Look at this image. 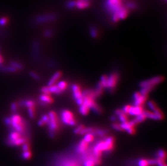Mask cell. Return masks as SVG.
<instances>
[{
	"label": "cell",
	"instance_id": "cell-34",
	"mask_svg": "<svg viewBox=\"0 0 167 166\" xmlns=\"http://www.w3.org/2000/svg\"><path fill=\"white\" fill-rule=\"evenodd\" d=\"M18 105L17 102H12L10 104V110L12 111V114L13 113H18Z\"/></svg>",
	"mask_w": 167,
	"mask_h": 166
},
{
	"label": "cell",
	"instance_id": "cell-26",
	"mask_svg": "<svg viewBox=\"0 0 167 166\" xmlns=\"http://www.w3.org/2000/svg\"><path fill=\"white\" fill-rule=\"evenodd\" d=\"M84 141L88 143H90L93 142L94 140V134L93 133H89L86 134L84 137Z\"/></svg>",
	"mask_w": 167,
	"mask_h": 166
},
{
	"label": "cell",
	"instance_id": "cell-35",
	"mask_svg": "<svg viewBox=\"0 0 167 166\" xmlns=\"http://www.w3.org/2000/svg\"><path fill=\"white\" fill-rule=\"evenodd\" d=\"M29 75L31 78H32L34 80L39 81L41 80V77L39 74L34 71H30L29 72Z\"/></svg>",
	"mask_w": 167,
	"mask_h": 166
},
{
	"label": "cell",
	"instance_id": "cell-15",
	"mask_svg": "<svg viewBox=\"0 0 167 166\" xmlns=\"http://www.w3.org/2000/svg\"><path fill=\"white\" fill-rule=\"evenodd\" d=\"M62 72H60V71L56 72L48 81L47 86H51V85H53L55 84L61 78V77L62 76Z\"/></svg>",
	"mask_w": 167,
	"mask_h": 166
},
{
	"label": "cell",
	"instance_id": "cell-14",
	"mask_svg": "<svg viewBox=\"0 0 167 166\" xmlns=\"http://www.w3.org/2000/svg\"><path fill=\"white\" fill-rule=\"evenodd\" d=\"M88 147H89V143L85 142L84 140H82L78 144L76 148V151L78 153L84 154L87 151Z\"/></svg>",
	"mask_w": 167,
	"mask_h": 166
},
{
	"label": "cell",
	"instance_id": "cell-31",
	"mask_svg": "<svg viewBox=\"0 0 167 166\" xmlns=\"http://www.w3.org/2000/svg\"><path fill=\"white\" fill-rule=\"evenodd\" d=\"M103 89H104L102 87L101 85H100V84L99 83L95 90H94V93H95V95L96 97H97L101 95L102 93H103Z\"/></svg>",
	"mask_w": 167,
	"mask_h": 166
},
{
	"label": "cell",
	"instance_id": "cell-42",
	"mask_svg": "<svg viewBox=\"0 0 167 166\" xmlns=\"http://www.w3.org/2000/svg\"><path fill=\"white\" fill-rule=\"evenodd\" d=\"M90 35L93 38H96L97 37V35H98L97 31L94 28H92L90 29Z\"/></svg>",
	"mask_w": 167,
	"mask_h": 166
},
{
	"label": "cell",
	"instance_id": "cell-30",
	"mask_svg": "<svg viewBox=\"0 0 167 166\" xmlns=\"http://www.w3.org/2000/svg\"><path fill=\"white\" fill-rule=\"evenodd\" d=\"M117 117H118L119 122H121V123L128 121V114H125V113H124L123 112L121 113V114H119V116H117Z\"/></svg>",
	"mask_w": 167,
	"mask_h": 166
},
{
	"label": "cell",
	"instance_id": "cell-46",
	"mask_svg": "<svg viewBox=\"0 0 167 166\" xmlns=\"http://www.w3.org/2000/svg\"><path fill=\"white\" fill-rule=\"evenodd\" d=\"M130 107H131V105H125V106L123 107L122 108L123 112L124 113H125V114H128L130 108Z\"/></svg>",
	"mask_w": 167,
	"mask_h": 166
},
{
	"label": "cell",
	"instance_id": "cell-32",
	"mask_svg": "<svg viewBox=\"0 0 167 166\" xmlns=\"http://www.w3.org/2000/svg\"><path fill=\"white\" fill-rule=\"evenodd\" d=\"M32 155H33V154L30 150L27 151H23L22 153V157L24 160H29L31 159V157H32Z\"/></svg>",
	"mask_w": 167,
	"mask_h": 166
},
{
	"label": "cell",
	"instance_id": "cell-11",
	"mask_svg": "<svg viewBox=\"0 0 167 166\" xmlns=\"http://www.w3.org/2000/svg\"><path fill=\"white\" fill-rule=\"evenodd\" d=\"M18 107H26L30 108V107H35L36 103L34 100L29 99H22L17 102Z\"/></svg>",
	"mask_w": 167,
	"mask_h": 166
},
{
	"label": "cell",
	"instance_id": "cell-28",
	"mask_svg": "<svg viewBox=\"0 0 167 166\" xmlns=\"http://www.w3.org/2000/svg\"><path fill=\"white\" fill-rule=\"evenodd\" d=\"M108 76L103 75L100 79V84L103 89H107V86Z\"/></svg>",
	"mask_w": 167,
	"mask_h": 166
},
{
	"label": "cell",
	"instance_id": "cell-13",
	"mask_svg": "<svg viewBox=\"0 0 167 166\" xmlns=\"http://www.w3.org/2000/svg\"><path fill=\"white\" fill-rule=\"evenodd\" d=\"M101 161L99 158L93 157H87V159L84 161V166H95L100 163Z\"/></svg>",
	"mask_w": 167,
	"mask_h": 166
},
{
	"label": "cell",
	"instance_id": "cell-37",
	"mask_svg": "<svg viewBox=\"0 0 167 166\" xmlns=\"http://www.w3.org/2000/svg\"><path fill=\"white\" fill-rule=\"evenodd\" d=\"M94 128L93 127H84L82 130L81 132V135H85L86 134L89 133H93L94 131Z\"/></svg>",
	"mask_w": 167,
	"mask_h": 166
},
{
	"label": "cell",
	"instance_id": "cell-25",
	"mask_svg": "<svg viewBox=\"0 0 167 166\" xmlns=\"http://www.w3.org/2000/svg\"><path fill=\"white\" fill-rule=\"evenodd\" d=\"M143 113L144 114V116H146V118L150 119L152 120H158V118L157 117V116H156L154 113L151 111H144Z\"/></svg>",
	"mask_w": 167,
	"mask_h": 166
},
{
	"label": "cell",
	"instance_id": "cell-27",
	"mask_svg": "<svg viewBox=\"0 0 167 166\" xmlns=\"http://www.w3.org/2000/svg\"><path fill=\"white\" fill-rule=\"evenodd\" d=\"M57 86H58V87L63 92L64 91H65L66 89H67L68 87V84L64 80H61L59 82L56 84Z\"/></svg>",
	"mask_w": 167,
	"mask_h": 166
},
{
	"label": "cell",
	"instance_id": "cell-49",
	"mask_svg": "<svg viewBox=\"0 0 167 166\" xmlns=\"http://www.w3.org/2000/svg\"><path fill=\"white\" fill-rule=\"evenodd\" d=\"M37 124H38V126H44L45 125V122H43L41 119H40L38 121Z\"/></svg>",
	"mask_w": 167,
	"mask_h": 166
},
{
	"label": "cell",
	"instance_id": "cell-2",
	"mask_svg": "<svg viewBox=\"0 0 167 166\" xmlns=\"http://www.w3.org/2000/svg\"><path fill=\"white\" fill-rule=\"evenodd\" d=\"M61 120L64 124L73 126L76 124V120L73 113L68 110H63L61 113Z\"/></svg>",
	"mask_w": 167,
	"mask_h": 166
},
{
	"label": "cell",
	"instance_id": "cell-36",
	"mask_svg": "<svg viewBox=\"0 0 167 166\" xmlns=\"http://www.w3.org/2000/svg\"><path fill=\"white\" fill-rule=\"evenodd\" d=\"M94 133L95 134L98 135V136H105V135L107 134V130H101V129H96V130L95 129L93 133Z\"/></svg>",
	"mask_w": 167,
	"mask_h": 166
},
{
	"label": "cell",
	"instance_id": "cell-10",
	"mask_svg": "<svg viewBox=\"0 0 167 166\" xmlns=\"http://www.w3.org/2000/svg\"><path fill=\"white\" fill-rule=\"evenodd\" d=\"M136 125L131 122H127L121 124V126L123 130H125L129 134H134L135 133V126Z\"/></svg>",
	"mask_w": 167,
	"mask_h": 166
},
{
	"label": "cell",
	"instance_id": "cell-22",
	"mask_svg": "<svg viewBox=\"0 0 167 166\" xmlns=\"http://www.w3.org/2000/svg\"><path fill=\"white\" fill-rule=\"evenodd\" d=\"M90 110L89 107L84 103L80 105L79 112L80 113V114H81L82 116H87Z\"/></svg>",
	"mask_w": 167,
	"mask_h": 166
},
{
	"label": "cell",
	"instance_id": "cell-20",
	"mask_svg": "<svg viewBox=\"0 0 167 166\" xmlns=\"http://www.w3.org/2000/svg\"><path fill=\"white\" fill-rule=\"evenodd\" d=\"M49 89V92L50 94H55V95H60L62 91L60 90L56 85L54 84L51 86H48Z\"/></svg>",
	"mask_w": 167,
	"mask_h": 166
},
{
	"label": "cell",
	"instance_id": "cell-33",
	"mask_svg": "<svg viewBox=\"0 0 167 166\" xmlns=\"http://www.w3.org/2000/svg\"><path fill=\"white\" fill-rule=\"evenodd\" d=\"M154 89V87H142L141 89L140 92L142 95H147L149 94L150 92L152 91Z\"/></svg>",
	"mask_w": 167,
	"mask_h": 166
},
{
	"label": "cell",
	"instance_id": "cell-18",
	"mask_svg": "<svg viewBox=\"0 0 167 166\" xmlns=\"http://www.w3.org/2000/svg\"><path fill=\"white\" fill-rule=\"evenodd\" d=\"M89 6V0H78V2H76V6L80 9H86Z\"/></svg>",
	"mask_w": 167,
	"mask_h": 166
},
{
	"label": "cell",
	"instance_id": "cell-16",
	"mask_svg": "<svg viewBox=\"0 0 167 166\" xmlns=\"http://www.w3.org/2000/svg\"><path fill=\"white\" fill-rule=\"evenodd\" d=\"M18 71L17 69L14 68L10 65H4L0 64V72L3 73H16Z\"/></svg>",
	"mask_w": 167,
	"mask_h": 166
},
{
	"label": "cell",
	"instance_id": "cell-50",
	"mask_svg": "<svg viewBox=\"0 0 167 166\" xmlns=\"http://www.w3.org/2000/svg\"><path fill=\"white\" fill-rule=\"evenodd\" d=\"M68 6L69 8H73L74 7L76 6V2L71 1V2H69Z\"/></svg>",
	"mask_w": 167,
	"mask_h": 166
},
{
	"label": "cell",
	"instance_id": "cell-5",
	"mask_svg": "<svg viewBox=\"0 0 167 166\" xmlns=\"http://www.w3.org/2000/svg\"><path fill=\"white\" fill-rule=\"evenodd\" d=\"M72 89L73 97L76 100L77 104L80 106L84 103L83 92L82 91L80 86L76 84L72 85Z\"/></svg>",
	"mask_w": 167,
	"mask_h": 166
},
{
	"label": "cell",
	"instance_id": "cell-44",
	"mask_svg": "<svg viewBox=\"0 0 167 166\" xmlns=\"http://www.w3.org/2000/svg\"><path fill=\"white\" fill-rule=\"evenodd\" d=\"M41 92L42 93V94H45V95H51L50 93L49 92V89H48V86H43L41 87V89L40 90Z\"/></svg>",
	"mask_w": 167,
	"mask_h": 166
},
{
	"label": "cell",
	"instance_id": "cell-24",
	"mask_svg": "<svg viewBox=\"0 0 167 166\" xmlns=\"http://www.w3.org/2000/svg\"><path fill=\"white\" fill-rule=\"evenodd\" d=\"M147 106L149 107V109L151 110V111H152L153 112H156L157 111H158L160 109L158 108V106H157L156 104L155 103L154 101L149 100L147 102Z\"/></svg>",
	"mask_w": 167,
	"mask_h": 166
},
{
	"label": "cell",
	"instance_id": "cell-1",
	"mask_svg": "<svg viewBox=\"0 0 167 166\" xmlns=\"http://www.w3.org/2000/svg\"><path fill=\"white\" fill-rule=\"evenodd\" d=\"M49 122L48 123V132L49 135L51 138L55 136V133L59 128V119L56 113L54 111H50L48 113Z\"/></svg>",
	"mask_w": 167,
	"mask_h": 166
},
{
	"label": "cell",
	"instance_id": "cell-21",
	"mask_svg": "<svg viewBox=\"0 0 167 166\" xmlns=\"http://www.w3.org/2000/svg\"><path fill=\"white\" fill-rule=\"evenodd\" d=\"M9 65L14 67V68L17 69L18 71L23 70L24 69V65L22 63L16 60H12L9 62Z\"/></svg>",
	"mask_w": 167,
	"mask_h": 166
},
{
	"label": "cell",
	"instance_id": "cell-39",
	"mask_svg": "<svg viewBox=\"0 0 167 166\" xmlns=\"http://www.w3.org/2000/svg\"><path fill=\"white\" fill-rule=\"evenodd\" d=\"M3 122L4 124L6 125L7 127H10L11 126L12 123V120L10 116H6L3 118Z\"/></svg>",
	"mask_w": 167,
	"mask_h": 166
},
{
	"label": "cell",
	"instance_id": "cell-17",
	"mask_svg": "<svg viewBox=\"0 0 167 166\" xmlns=\"http://www.w3.org/2000/svg\"><path fill=\"white\" fill-rule=\"evenodd\" d=\"M39 101H41L45 104H52L54 102V99L52 98L51 95H45V94H42L40 95L39 98Z\"/></svg>",
	"mask_w": 167,
	"mask_h": 166
},
{
	"label": "cell",
	"instance_id": "cell-52",
	"mask_svg": "<svg viewBox=\"0 0 167 166\" xmlns=\"http://www.w3.org/2000/svg\"><path fill=\"white\" fill-rule=\"evenodd\" d=\"M3 62H4V59H3V57L0 55V64H2Z\"/></svg>",
	"mask_w": 167,
	"mask_h": 166
},
{
	"label": "cell",
	"instance_id": "cell-38",
	"mask_svg": "<svg viewBox=\"0 0 167 166\" xmlns=\"http://www.w3.org/2000/svg\"><path fill=\"white\" fill-rule=\"evenodd\" d=\"M138 166H149L148 160L146 159H141L138 161L137 163Z\"/></svg>",
	"mask_w": 167,
	"mask_h": 166
},
{
	"label": "cell",
	"instance_id": "cell-48",
	"mask_svg": "<svg viewBox=\"0 0 167 166\" xmlns=\"http://www.w3.org/2000/svg\"><path fill=\"white\" fill-rule=\"evenodd\" d=\"M53 35V32L51 30H47L44 33V36L46 37H50Z\"/></svg>",
	"mask_w": 167,
	"mask_h": 166
},
{
	"label": "cell",
	"instance_id": "cell-29",
	"mask_svg": "<svg viewBox=\"0 0 167 166\" xmlns=\"http://www.w3.org/2000/svg\"><path fill=\"white\" fill-rule=\"evenodd\" d=\"M27 112L29 117L31 119H34L36 116V111H35V107H30L27 108Z\"/></svg>",
	"mask_w": 167,
	"mask_h": 166
},
{
	"label": "cell",
	"instance_id": "cell-47",
	"mask_svg": "<svg viewBox=\"0 0 167 166\" xmlns=\"http://www.w3.org/2000/svg\"><path fill=\"white\" fill-rule=\"evenodd\" d=\"M41 119H42L43 122H45V124H48V123L49 122V120L48 114H44V115H43L42 116V117L41 118Z\"/></svg>",
	"mask_w": 167,
	"mask_h": 166
},
{
	"label": "cell",
	"instance_id": "cell-4",
	"mask_svg": "<svg viewBox=\"0 0 167 166\" xmlns=\"http://www.w3.org/2000/svg\"><path fill=\"white\" fill-rule=\"evenodd\" d=\"M163 79L164 78L162 76H156L151 78L149 79L142 81L139 84V85L141 88L144 87H152L154 88L155 86L162 83L163 81Z\"/></svg>",
	"mask_w": 167,
	"mask_h": 166
},
{
	"label": "cell",
	"instance_id": "cell-3",
	"mask_svg": "<svg viewBox=\"0 0 167 166\" xmlns=\"http://www.w3.org/2000/svg\"><path fill=\"white\" fill-rule=\"evenodd\" d=\"M31 57L35 63H38L41 60V45L37 39L33 40L31 43Z\"/></svg>",
	"mask_w": 167,
	"mask_h": 166
},
{
	"label": "cell",
	"instance_id": "cell-23",
	"mask_svg": "<svg viewBox=\"0 0 167 166\" xmlns=\"http://www.w3.org/2000/svg\"><path fill=\"white\" fill-rule=\"evenodd\" d=\"M146 119V116H144V113H142L138 116H136L135 118L131 122H133L135 125L140 124L141 122H144Z\"/></svg>",
	"mask_w": 167,
	"mask_h": 166
},
{
	"label": "cell",
	"instance_id": "cell-41",
	"mask_svg": "<svg viewBox=\"0 0 167 166\" xmlns=\"http://www.w3.org/2000/svg\"><path fill=\"white\" fill-rule=\"evenodd\" d=\"M112 127L115 130H118V131H122V129L121 126V124H119L117 122H114L112 124Z\"/></svg>",
	"mask_w": 167,
	"mask_h": 166
},
{
	"label": "cell",
	"instance_id": "cell-6",
	"mask_svg": "<svg viewBox=\"0 0 167 166\" xmlns=\"http://www.w3.org/2000/svg\"><path fill=\"white\" fill-rule=\"evenodd\" d=\"M119 75L116 72H114L108 76L107 89L110 91H113L119 81Z\"/></svg>",
	"mask_w": 167,
	"mask_h": 166
},
{
	"label": "cell",
	"instance_id": "cell-19",
	"mask_svg": "<svg viewBox=\"0 0 167 166\" xmlns=\"http://www.w3.org/2000/svg\"><path fill=\"white\" fill-rule=\"evenodd\" d=\"M117 14L119 16V20H124L128 15V10L127 8L123 7L122 9H120L119 11L117 12Z\"/></svg>",
	"mask_w": 167,
	"mask_h": 166
},
{
	"label": "cell",
	"instance_id": "cell-45",
	"mask_svg": "<svg viewBox=\"0 0 167 166\" xmlns=\"http://www.w3.org/2000/svg\"><path fill=\"white\" fill-rule=\"evenodd\" d=\"M7 22L8 18L6 17H3L0 18V26H4L5 25H6Z\"/></svg>",
	"mask_w": 167,
	"mask_h": 166
},
{
	"label": "cell",
	"instance_id": "cell-7",
	"mask_svg": "<svg viewBox=\"0 0 167 166\" xmlns=\"http://www.w3.org/2000/svg\"><path fill=\"white\" fill-rule=\"evenodd\" d=\"M107 6L108 9L114 13H117L123 7L121 0H107Z\"/></svg>",
	"mask_w": 167,
	"mask_h": 166
},
{
	"label": "cell",
	"instance_id": "cell-9",
	"mask_svg": "<svg viewBox=\"0 0 167 166\" xmlns=\"http://www.w3.org/2000/svg\"><path fill=\"white\" fill-rule=\"evenodd\" d=\"M55 18V16L53 15H39L34 19V22L35 24L43 23L47 22L53 21Z\"/></svg>",
	"mask_w": 167,
	"mask_h": 166
},
{
	"label": "cell",
	"instance_id": "cell-43",
	"mask_svg": "<svg viewBox=\"0 0 167 166\" xmlns=\"http://www.w3.org/2000/svg\"><path fill=\"white\" fill-rule=\"evenodd\" d=\"M158 157L160 159H162V160H164L166 157V153L165 151H164L162 149L159 150L158 151Z\"/></svg>",
	"mask_w": 167,
	"mask_h": 166
},
{
	"label": "cell",
	"instance_id": "cell-8",
	"mask_svg": "<svg viewBox=\"0 0 167 166\" xmlns=\"http://www.w3.org/2000/svg\"><path fill=\"white\" fill-rule=\"evenodd\" d=\"M134 105L142 106L147 100V95H142L140 92H135L133 95Z\"/></svg>",
	"mask_w": 167,
	"mask_h": 166
},
{
	"label": "cell",
	"instance_id": "cell-51",
	"mask_svg": "<svg viewBox=\"0 0 167 166\" xmlns=\"http://www.w3.org/2000/svg\"><path fill=\"white\" fill-rule=\"evenodd\" d=\"M117 118L115 116H111V119L112 122H115Z\"/></svg>",
	"mask_w": 167,
	"mask_h": 166
},
{
	"label": "cell",
	"instance_id": "cell-12",
	"mask_svg": "<svg viewBox=\"0 0 167 166\" xmlns=\"http://www.w3.org/2000/svg\"><path fill=\"white\" fill-rule=\"evenodd\" d=\"M144 108L143 106H131L130 108L128 114L132 116H138L141 114L143 113L144 112Z\"/></svg>",
	"mask_w": 167,
	"mask_h": 166
},
{
	"label": "cell",
	"instance_id": "cell-40",
	"mask_svg": "<svg viewBox=\"0 0 167 166\" xmlns=\"http://www.w3.org/2000/svg\"><path fill=\"white\" fill-rule=\"evenodd\" d=\"M85 127L84 126L83 124H80L79 126H78V127L75 128L74 130V132L75 134H80L81 133V132L82 130L84 129V128Z\"/></svg>",
	"mask_w": 167,
	"mask_h": 166
}]
</instances>
